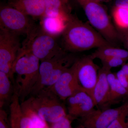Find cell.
<instances>
[{"instance_id": "obj_23", "label": "cell", "mask_w": 128, "mask_h": 128, "mask_svg": "<svg viewBox=\"0 0 128 128\" xmlns=\"http://www.w3.org/2000/svg\"><path fill=\"white\" fill-rule=\"evenodd\" d=\"M107 128H128V113L121 115Z\"/></svg>"}, {"instance_id": "obj_30", "label": "cell", "mask_w": 128, "mask_h": 128, "mask_svg": "<svg viewBox=\"0 0 128 128\" xmlns=\"http://www.w3.org/2000/svg\"><path fill=\"white\" fill-rule=\"evenodd\" d=\"M92 0L101 3L102 2H107L109 0Z\"/></svg>"}, {"instance_id": "obj_18", "label": "cell", "mask_w": 128, "mask_h": 128, "mask_svg": "<svg viewBox=\"0 0 128 128\" xmlns=\"http://www.w3.org/2000/svg\"><path fill=\"white\" fill-rule=\"evenodd\" d=\"M14 92L10 78L6 73L0 71V108L11 100Z\"/></svg>"}, {"instance_id": "obj_15", "label": "cell", "mask_w": 128, "mask_h": 128, "mask_svg": "<svg viewBox=\"0 0 128 128\" xmlns=\"http://www.w3.org/2000/svg\"><path fill=\"white\" fill-rule=\"evenodd\" d=\"M44 0L45 8L44 16L60 18L67 22L71 15L68 0Z\"/></svg>"}, {"instance_id": "obj_31", "label": "cell", "mask_w": 128, "mask_h": 128, "mask_svg": "<svg viewBox=\"0 0 128 128\" xmlns=\"http://www.w3.org/2000/svg\"><path fill=\"white\" fill-rule=\"evenodd\" d=\"M10 128H20V127L18 126H10Z\"/></svg>"}, {"instance_id": "obj_29", "label": "cell", "mask_w": 128, "mask_h": 128, "mask_svg": "<svg viewBox=\"0 0 128 128\" xmlns=\"http://www.w3.org/2000/svg\"><path fill=\"white\" fill-rule=\"evenodd\" d=\"M121 70L123 71L125 75L128 78V63L124 64L122 66Z\"/></svg>"}, {"instance_id": "obj_20", "label": "cell", "mask_w": 128, "mask_h": 128, "mask_svg": "<svg viewBox=\"0 0 128 128\" xmlns=\"http://www.w3.org/2000/svg\"><path fill=\"white\" fill-rule=\"evenodd\" d=\"M108 83L110 86V92L106 106L116 103L125 96H128V90L121 84L117 78Z\"/></svg>"}, {"instance_id": "obj_27", "label": "cell", "mask_w": 128, "mask_h": 128, "mask_svg": "<svg viewBox=\"0 0 128 128\" xmlns=\"http://www.w3.org/2000/svg\"><path fill=\"white\" fill-rule=\"evenodd\" d=\"M121 31H122V33L119 32L121 40L123 42L125 48L128 50V29Z\"/></svg>"}, {"instance_id": "obj_8", "label": "cell", "mask_w": 128, "mask_h": 128, "mask_svg": "<svg viewBox=\"0 0 128 128\" xmlns=\"http://www.w3.org/2000/svg\"><path fill=\"white\" fill-rule=\"evenodd\" d=\"M21 46L18 36L0 29V71L12 80V70Z\"/></svg>"}, {"instance_id": "obj_25", "label": "cell", "mask_w": 128, "mask_h": 128, "mask_svg": "<svg viewBox=\"0 0 128 128\" xmlns=\"http://www.w3.org/2000/svg\"><path fill=\"white\" fill-rule=\"evenodd\" d=\"M8 120L6 111L3 108H0V128H10L9 121Z\"/></svg>"}, {"instance_id": "obj_19", "label": "cell", "mask_w": 128, "mask_h": 128, "mask_svg": "<svg viewBox=\"0 0 128 128\" xmlns=\"http://www.w3.org/2000/svg\"><path fill=\"white\" fill-rule=\"evenodd\" d=\"M21 107L23 113L31 120L35 128H48L47 123L41 119L33 107L30 98L22 102Z\"/></svg>"}, {"instance_id": "obj_14", "label": "cell", "mask_w": 128, "mask_h": 128, "mask_svg": "<svg viewBox=\"0 0 128 128\" xmlns=\"http://www.w3.org/2000/svg\"><path fill=\"white\" fill-rule=\"evenodd\" d=\"M111 70L102 66L99 69L98 79L94 88L93 98L96 106H106L110 92L107 75Z\"/></svg>"}, {"instance_id": "obj_1", "label": "cell", "mask_w": 128, "mask_h": 128, "mask_svg": "<svg viewBox=\"0 0 128 128\" xmlns=\"http://www.w3.org/2000/svg\"><path fill=\"white\" fill-rule=\"evenodd\" d=\"M61 35L65 49L72 52L113 46L91 25L72 14Z\"/></svg>"}, {"instance_id": "obj_2", "label": "cell", "mask_w": 128, "mask_h": 128, "mask_svg": "<svg viewBox=\"0 0 128 128\" xmlns=\"http://www.w3.org/2000/svg\"><path fill=\"white\" fill-rule=\"evenodd\" d=\"M40 60L31 53L20 50L12 70V80L16 76L14 90L22 102L32 93L36 84L40 66Z\"/></svg>"}, {"instance_id": "obj_10", "label": "cell", "mask_w": 128, "mask_h": 128, "mask_svg": "<svg viewBox=\"0 0 128 128\" xmlns=\"http://www.w3.org/2000/svg\"><path fill=\"white\" fill-rule=\"evenodd\" d=\"M93 60L89 55L77 59L75 62L79 84L92 98L99 69Z\"/></svg>"}, {"instance_id": "obj_6", "label": "cell", "mask_w": 128, "mask_h": 128, "mask_svg": "<svg viewBox=\"0 0 128 128\" xmlns=\"http://www.w3.org/2000/svg\"><path fill=\"white\" fill-rule=\"evenodd\" d=\"M30 98L38 114L47 123H54L68 115L61 100L50 88L41 90Z\"/></svg>"}, {"instance_id": "obj_4", "label": "cell", "mask_w": 128, "mask_h": 128, "mask_svg": "<svg viewBox=\"0 0 128 128\" xmlns=\"http://www.w3.org/2000/svg\"><path fill=\"white\" fill-rule=\"evenodd\" d=\"M76 0L84 10L92 26L113 46H116L121 40L120 34L101 3L92 0Z\"/></svg>"}, {"instance_id": "obj_7", "label": "cell", "mask_w": 128, "mask_h": 128, "mask_svg": "<svg viewBox=\"0 0 128 128\" xmlns=\"http://www.w3.org/2000/svg\"><path fill=\"white\" fill-rule=\"evenodd\" d=\"M34 24L28 16L8 6L0 9V29L6 30L16 35H26Z\"/></svg>"}, {"instance_id": "obj_22", "label": "cell", "mask_w": 128, "mask_h": 128, "mask_svg": "<svg viewBox=\"0 0 128 128\" xmlns=\"http://www.w3.org/2000/svg\"><path fill=\"white\" fill-rule=\"evenodd\" d=\"M100 60L102 66L111 70L112 68L122 66L127 60L118 57H112Z\"/></svg>"}, {"instance_id": "obj_3", "label": "cell", "mask_w": 128, "mask_h": 128, "mask_svg": "<svg viewBox=\"0 0 128 128\" xmlns=\"http://www.w3.org/2000/svg\"><path fill=\"white\" fill-rule=\"evenodd\" d=\"M26 35L20 50L31 53L41 62L66 52L59 46L56 38L45 32L40 26L35 25Z\"/></svg>"}, {"instance_id": "obj_26", "label": "cell", "mask_w": 128, "mask_h": 128, "mask_svg": "<svg viewBox=\"0 0 128 128\" xmlns=\"http://www.w3.org/2000/svg\"><path fill=\"white\" fill-rule=\"evenodd\" d=\"M116 75L120 82L128 92V78L123 71L120 70L117 72Z\"/></svg>"}, {"instance_id": "obj_13", "label": "cell", "mask_w": 128, "mask_h": 128, "mask_svg": "<svg viewBox=\"0 0 128 128\" xmlns=\"http://www.w3.org/2000/svg\"><path fill=\"white\" fill-rule=\"evenodd\" d=\"M8 4L28 16L41 19L45 13L44 0H9Z\"/></svg>"}, {"instance_id": "obj_32", "label": "cell", "mask_w": 128, "mask_h": 128, "mask_svg": "<svg viewBox=\"0 0 128 128\" xmlns=\"http://www.w3.org/2000/svg\"><path fill=\"white\" fill-rule=\"evenodd\" d=\"M84 128L82 127V126H80V127H78V128Z\"/></svg>"}, {"instance_id": "obj_12", "label": "cell", "mask_w": 128, "mask_h": 128, "mask_svg": "<svg viewBox=\"0 0 128 128\" xmlns=\"http://www.w3.org/2000/svg\"><path fill=\"white\" fill-rule=\"evenodd\" d=\"M66 100L68 114L71 118L84 116L96 106L93 98L82 90L76 92Z\"/></svg>"}, {"instance_id": "obj_9", "label": "cell", "mask_w": 128, "mask_h": 128, "mask_svg": "<svg viewBox=\"0 0 128 128\" xmlns=\"http://www.w3.org/2000/svg\"><path fill=\"white\" fill-rule=\"evenodd\" d=\"M128 113V102L114 108L96 109L80 118L81 126L84 128H107L114 120Z\"/></svg>"}, {"instance_id": "obj_5", "label": "cell", "mask_w": 128, "mask_h": 128, "mask_svg": "<svg viewBox=\"0 0 128 128\" xmlns=\"http://www.w3.org/2000/svg\"><path fill=\"white\" fill-rule=\"evenodd\" d=\"M76 59L74 56L65 52L50 59L41 61L38 80L31 94L35 96L41 90L51 87Z\"/></svg>"}, {"instance_id": "obj_28", "label": "cell", "mask_w": 128, "mask_h": 128, "mask_svg": "<svg viewBox=\"0 0 128 128\" xmlns=\"http://www.w3.org/2000/svg\"><path fill=\"white\" fill-rule=\"evenodd\" d=\"M114 4V6L128 8V0H116Z\"/></svg>"}, {"instance_id": "obj_16", "label": "cell", "mask_w": 128, "mask_h": 128, "mask_svg": "<svg viewBox=\"0 0 128 128\" xmlns=\"http://www.w3.org/2000/svg\"><path fill=\"white\" fill-rule=\"evenodd\" d=\"M40 26L48 34L56 38L62 34L66 21L60 18L44 16L41 18Z\"/></svg>"}, {"instance_id": "obj_21", "label": "cell", "mask_w": 128, "mask_h": 128, "mask_svg": "<svg viewBox=\"0 0 128 128\" xmlns=\"http://www.w3.org/2000/svg\"><path fill=\"white\" fill-rule=\"evenodd\" d=\"M112 16L116 26L121 30L128 29V8L114 6Z\"/></svg>"}, {"instance_id": "obj_24", "label": "cell", "mask_w": 128, "mask_h": 128, "mask_svg": "<svg viewBox=\"0 0 128 128\" xmlns=\"http://www.w3.org/2000/svg\"><path fill=\"white\" fill-rule=\"evenodd\" d=\"M70 117L68 115L59 121L50 124V128H72L71 126Z\"/></svg>"}, {"instance_id": "obj_17", "label": "cell", "mask_w": 128, "mask_h": 128, "mask_svg": "<svg viewBox=\"0 0 128 128\" xmlns=\"http://www.w3.org/2000/svg\"><path fill=\"white\" fill-rule=\"evenodd\" d=\"M90 55L93 60L97 58L101 60L107 58L118 57L128 60V50L116 46L108 45L97 48Z\"/></svg>"}, {"instance_id": "obj_11", "label": "cell", "mask_w": 128, "mask_h": 128, "mask_svg": "<svg viewBox=\"0 0 128 128\" xmlns=\"http://www.w3.org/2000/svg\"><path fill=\"white\" fill-rule=\"evenodd\" d=\"M48 88L62 100H66L76 92L82 90L78 82L75 62Z\"/></svg>"}]
</instances>
